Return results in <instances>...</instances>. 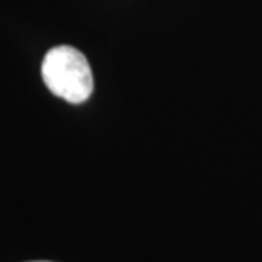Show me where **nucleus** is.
<instances>
[{"mask_svg": "<svg viewBox=\"0 0 262 262\" xmlns=\"http://www.w3.org/2000/svg\"><path fill=\"white\" fill-rule=\"evenodd\" d=\"M36 262H46V260H36Z\"/></svg>", "mask_w": 262, "mask_h": 262, "instance_id": "2", "label": "nucleus"}, {"mask_svg": "<svg viewBox=\"0 0 262 262\" xmlns=\"http://www.w3.org/2000/svg\"><path fill=\"white\" fill-rule=\"evenodd\" d=\"M41 75L49 92L73 105L86 102L93 92L90 64L83 53L71 46L49 49L42 59Z\"/></svg>", "mask_w": 262, "mask_h": 262, "instance_id": "1", "label": "nucleus"}]
</instances>
